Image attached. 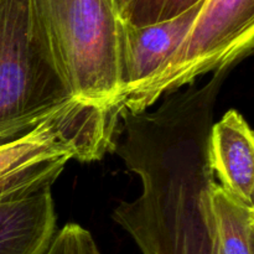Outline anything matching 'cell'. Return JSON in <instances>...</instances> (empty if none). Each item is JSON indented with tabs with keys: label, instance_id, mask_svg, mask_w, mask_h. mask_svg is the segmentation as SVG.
I'll return each instance as SVG.
<instances>
[{
	"label": "cell",
	"instance_id": "cell-12",
	"mask_svg": "<svg viewBox=\"0 0 254 254\" xmlns=\"http://www.w3.org/2000/svg\"><path fill=\"white\" fill-rule=\"evenodd\" d=\"M117 2H118L119 9H121V14H122V10H123L124 6H126V5L128 4L129 0H117Z\"/></svg>",
	"mask_w": 254,
	"mask_h": 254
},
{
	"label": "cell",
	"instance_id": "cell-11",
	"mask_svg": "<svg viewBox=\"0 0 254 254\" xmlns=\"http://www.w3.org/2000/svg\"><path fill=\"white\" fill-rule=\"evenodd\" d=\"M44 254H101L91 233L77 223L56 231Z\"/></svg>",
	"mask_w": 254,
	"mask_h": 254
},
{
	"label": "cell",
	"instance_id": "cell-2",
	"mask_svg": "<svg viewBox=\"0 0 254 254\" xmlns=\"http://www.w3.org/2000/svg\"><path fill=\"white\" fill-rule=\"evenodd\" d=\"M32 21L77 102L117 109L122 101L117 0H29Z\"/></svg>",
	"mask_w": 254,
	"mask_h": 254
},
{
	"label": "cell",
	"instance_id": "cell-9",
	"mask_svg": "<svg viewBox=\"0 0 254 254\" xmlns=\"http://www.w3.org/2000/svg\"><path fill=\"white\" fill-rule=\"evenodd\" d=\"M221 254H253L254 206L238 200L220 184L210 192Z\"/></svg>",
	"mask_w": 254,
	"mask_h": 254
},
{
	"label": "cell",
	"instance_id": "cell-7",
	"mask_svg": "<svg viewBox=\"0 0 254 254\" xmlns=\"http://www.w3.org/2000/svg\"><path fill=\"white\" fill-rule=\"evenodd\" d=\"M207 155L217 184L238 200L254 206V135L240 112L230 109L212 124Z\"/></svg>",
	"mask_w": 254,
	"mask_h": 254
},
{
	"label": "cell",
	"instance_id": "cell-3",
	"mask_svg": "<svg viewBox=\"0 0 254 254\" xmlns=\"http://www.w3.org/2000/svg\"><path fill=\"white\" fill-rule=\"evenodd\" d=\"M119 116L73 101L36 127L0 141V201L51 189L71 159L98 160L113 146Z\"/></svg>",
	"mask_w": 254,
	"mask_h": 254
},
{
	"label": "cell",
	"instance_id": "cell-8",
	"mask_svg": "<svg viewBox=\"0 0 254 254\" xmlns=\"http://www.w3.org/2000/svg\"><path fill=\"white\" fill-rule=\"evenodd\" d=\"M56 221L51 189L0 201V254H44Z\"/></svg>",
	"mask_w": 254,
	"mask_h": 254
},
{
	"label": "cell",
	"instance_id": "cell-5",
	"mask_svg": "<svg viewBox=\"0 0 254 254\" xmlns=\"http://www.w3.org/2000/svg\"><path fill=\"white\" fill-rule=\"evenodd\" d=\"M253 42L254 0H205L180 46L118 111L143 112L198 77L232 67L252 52Z\"/></svg>",
	"mask_w": 254,
	"mask_h": 254
},
{
	"label": "cell",
	"instance_id": "cell-6",
	"mask_svg": "<svg viewBox=\"0 0 254 254\" xmlns=\"http://www.w3.org/2000/svg\"><path fill=\"white\" fill-rule=\"evenodd\" d=\"M203 1L174 19L158 24L131 26L123 20L119 36L122 101L144 83L180 46Z\"/></svg>",
	"mask_w": 254,
	"mask_h": 254
},
{
	"label": "cell",
	"instance_id": "cell-1",
	"mask_svg": "<svg viewBox=\"0 0 254 254\" xmlns=\"http://www.w3.org/2000/svg\"><path fill=\"white\" fill-rule=\"evenodd\" d=\"M212 124L203 109H163L127 122L117 138L113 149L141 192L119 202L113 220L141 254H221L210 202Z\"/></svg>",
	"mask_w": 254,
	"mask_h": 254
},
{
	"label": "cell",
	"instance_id": "cell-10",
	"mask_svg": "<svg viewBox=\"0 0 254 254\" xmlns=\"http://www.w3.org/2000/svg\"><path fill=\"white\" fill-rule=\"evenodd\" d=\"M202 0H129L122 19L131 26H146L174 19Z\"/></svg>",
	"mask_w": 254,
	"mask_h": 254
},
{
	"label": "cell",
	"instance_id": "cell-4",
	"mask_svg": "<svg viewBox=\"0 0 254 254\" xmlns=\"http://www.w3.org/2000/svg\"><path fill=\"white\" fill-rule=\"evenodd\" d=\"M73 101L35 27L29 0H0V141Z\"/></svg>",
	"mask_w": 254,
	"mask_h": 254
}]
</instances>
